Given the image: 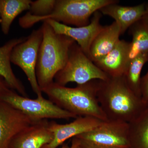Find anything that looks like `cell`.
Segmentation results:
<instances>
[{
  "label": "cell",
  "instance_id": "cell-1",
  "mask_svg": "<svg viewBox=\"0 0 148 148\" xmlns=\"http://www.w3.org/2000/svg\"><path fill=\"white\" fill-rule=\"evenodd\" d=\"M97 98L108 120L129 123L148 104L129 88L123 76L99 80Z\"/></svg>",
  "mask_w": 148,
  "mask_h": 148
},
{
  "label": "cell",
  "instance_id": "cell-2",
  "mask_svg": "<svg viewBox=\"0 0 148 148\" xmlns=\"http://www.w3.org/2000/svg\"><path fill=\"white\" fill-rule=\"evenodd\" d=\"M98 82L94 80L74 88L53 82L42 92L56 105L77 116L91 117L106 121L108 119L97 98Z\"/></svg>",
  "mask_w": 148,
  "mask_h": 148
},
{
  "label": "cell",
  "instance_id": "cell-3",
  "mask_svg": "<svg viewBox=\"0 0 148 148\" xmlns=\"http://www.w3.org/2000/svg\"><path fill=\"white\" fill-rule=\"evenodd\" d=\"M42 41L38 55L36 75L41 90L54 82L56 74L66 65L73 39L54 32L47 21L41 26Z\"/></svg>",
  "mask_w": 148,
  "mask_h": 148
},
{
  "label": "cell",
  "instance_id": "cell-4",
  "mask_svg": "<svg viewBox=\"0 0 148 148\" xmlns=\"http://www.w3.org/2000/svg\"><path fill=\"white\" fill-rule=\"evenodd\" d=\"M118 0H56L52 12L43 17L33 16L27 13L18 19L19 26L29 29L38 22L51 19L67 25L82 27L89 24L91 17L105 6Z\"/></svg>",
  "mask_w": 148,
  "mask_h": 148
},
{
  "label": "cell",
  "instance_id": "cell-5",
  "mask_svg": "<svg viewBox=\"0 0 148 148\" xmlns=\"http://www.w3.org/2000/svg\"><path fill=\"white\" fill-rule=\"evenodd\" d=\"M109 78L75 42L70 48L66 65L56 74L54 82L66 86L70 82L82 84L94 80H106Z\"/></svg>",
  "mask_w": 148,
  "mask_h": 148
},
{
  "label": "cell",
  "instance_id": "cell-6",
  "mask_svg": "<svg viewBox=\"0 0 148 148\" xmlns=\"http://www.w3.org/2000/svg\"><path fill=\"white\" fill-rule=\"evenodd\" d=\"M0 100L19 110L33 121L44 120L69 119L78 117L61 108L43 96L31 99L18 94L11 88L0 94Z\"/></svg>",
  "mask_w": 148,
  "mask_h": 148
},
{
  "label": "cell",
  "instance_id": "cell-7",
  "mask_svg": "<svg viewBox=\"0 0 148 148\" xmlns=\"http://www.w3.org/2000/svg\"><path fill=\"white\" fill-rule=\"evenodd\" d=\"M78 148H130L128 123L107 120L90 131L74 137Z\"/></svg>",
  "mask_w": 148,
  "mask_h": 148
},
{
  "label": "cell",
  "instance_id": "cell-8",
  "mask_svg": "<svg viewBox=\"0 0 148 148\" xmlns=\"http://www.w3.org/2000/svg\"><path fill=\"white\" fill-rule=\"evenodd\" d=\"M43 34L41 27L32 31L27 38L14 48L11 62L24 72L32 90L37 96L42 95L36 75V67Z\"/></svg>",
  "mask_w": 148,
  "mask_h": 148
},
{
  "label": "cell",
  "instance_id": "cell-9",
  "mask_svg": "<svg viewBox=\"0 0 148 148\" xmlns=\"http://www.w3.org/2000/svg\"><path fill=\"white\" fill-rule=\"evenodd\" d=\"M102 16L99 11L96 12L91 17L89 24L82 27H71L51 19L45 21L56 33L73 39L88 56L92 42L104 27L100 22Z\"/></svg>",
  "mask_w": 148,
  "mask_h": 148
},
{
  "label": "cell",
  "instance_id": "cell-10",
  "mask_svg": "<svg viewBox=\"0 0 148 148\" xmlns=\"http://www.w3.org/2000/svg\"><path fill=\"white\" fill-rule=\"evenodd\" d=\"M35 122L21 111L0 100V148H8L15 135Z\"/></svg>",
  "mask_w": 148,
  "mask_h": 148
},
{
  "label": "cell",
  "instance_id": "cell-11",
  "mask_svg": "<svg viewBox=\"0 0 148 148\" xmlns=\"http://www.w3.org/2000/svg\"><path fill=\"white\" fill-rule=\"evenodd\" d=\"M103 121L88 116L78 117L74 121L66 124L49 122V126L53 135L52 141L42 148H58L67 140L93 129Z\"/></svg>",
  "mask_w": 148,
  "mask_h": 148
},
{
  "label": "cell",
  "instance_id": "cell-12",
  "mask_svg": "<svg viewBox=\"0 0 148 148\" xmlns=\"http://www.w3.org/2000/svg\"><path fill=\"white\" fill-rule=\"evenodd\" d=\"M49 123L48 120L34 123L15 135L8 148H42L53 140Z\"/></svg>",
  "mask_w": 148,
  "mask_h": 148
},
{
  "label": "cell",
  "instance_id": "cell-13",
  "mask_svg": "<svg viewBox=\"0 0 148 148\" xmlns=\"http://www.w3.org/2000/svg\"><path fill=\"white\" fill-rule=\"evenodd\" d=\"M130 42L120 40L107 55L95 64L109 77L123 76L129 65Z\"/></svg>",
  "mask_w": 148,
  "mask_h": 148
},
{
  "label": "cell",
  "instance_id": "cell-14",
  "mask_svg": "<svg viewBox=\"0 0 148 148\" xmlns=\"http://www.w3.org/2000/svg\"><path fill=\"white\" fill-rule=\"evenodd\" d=\"M119 1L105 6L99 11L102 14L113 18L120 27L122 35L132 25L142 19L145 12V3L125 6L119 4Z\"/></svg>",
  "mask_w": 148,
  "mask_h": 148
},
{
  "label": "cell",
  "instance_id": "cell-15",
  "mask_svg": "<svg viewBox=\"0 0 148 148\" xmlns=\"http://www.w3.org/2000/svg\"><path fill=\"white\" fill-rule=\"evenodd\" d=\"M121 35L120 27L115 21L104 26L92 42L88 57L94 63L103 58L119 41Z\"/></svg>",
  "mask_w": 148,
  "mask_h": 148
},
{
  "label": "cell",
  "instance_id": "cell-16",
  "mask_svg": "<svg viewBox=\"0 0 148 148\" xmlns=\"http://www.w3.org/2000/svg\"><path fill=\"white\" fill-rule=\"evenodd\" d=\"M27 37L12 39L0 47V75L4 79L11 89L24 97H28L25 86L16 77L11 65V55L14 48L24 41Z\"/></svg>",
  "mask_w": 148,
  "mask_h": 148
},
{
  "label": "cell",
  "instance_id": "cell-17",
  "mask_svg": "<svg viewBox=\"0 0 148 148\" xmlns=\"http://www.w3.org/2000/svg\"><path fill=\"white\" fill-rule=\"evenodd\" d=\"M128 123L130 148H148V104L138 116Z\"/></svg>",
  "mask_w": 148,
  "mask_h": 148
},
{
  "label": "cell",
  "instance_id": "cell-18",
  "mask_svg": "<svg viewBox=\"0 0 148 148\" xmlns=\"http://www.w3.org/2000/svg\"><path fill=\"white\" fill-rule=\"evenodd\" d=\"M31 0H0V24L5 35L9 32L14 19L21 12L29 10Z\"/></svg>",
  "mask_w": 148,
  "mask_h": 148
},
{
  "label": "cell",
  "instance_id": "cell-19",
  "mask_svg": "<svg viewBox=\"0 0 148 148\" xmlns=\"http://www.w3.org/2000/svg\"><path fill=\"white\" fill-rule=\"evenodd\" d=\"M129 32L132 37L129 53L130 64L139 56L148 54V29L140 20L129 28Z\"/></svg>",
  "mask_w": 148,
  "mask_h": 148
},
{
  "label": "cell",
  "instance_id": "cell-20",
  "mask_svg": "<svg viewBox=\"0 0 148 148\" xmlns=\"http://www.w3.org/2000/svg\"><path fill=\"white\" fill-rule=\"evenodd\" d=\"M148 61V54H141L132 60L123 76L129 88L135 95L141 98V73L143 66Z\"/></svg>",
  "mask_w": 148,
  "mask_h": 148
},
{
  "label": "cell",
  "instance_id": "cell-21",
  "mask_svg": "<svg viewBox=\"0 0 148 148\" xmlns=\"http://www.w3.org/2000/svg\"><path fill=\"white\" fill-rule=\"evenodd\" d=\"M56 0H37L32 1L29 11L30 15L35 17H41L50 14L55 7Z\"/></svg>",
  "mask_w": 148,
  "mask_h": 148
},
{
  "label": "cell",
  "instance_id": "cell-22",
  "mask_svg": "<svg viewBox=\"0 0 148 148\" xmlns=\"http://www.w3.org/2000/svg\"><path fill=\"white\" fill-rule=\"evenodd\" d=\"M140 90L142 100L146 104H148V71L146 75L141 77Z\"/></svg>",
  "mask_w": 148,
  "mask_h": 148
},
{
  "label": "cell",
  "instance_id": "cell-23",
  "mask_svg": "<svg viewBox=\"0 0 148 148\" xmlns=\"http://www.w3.org/2000/svg\"><path fill=\"white\" fill-rule=\"evenodd\" d=\"M10 88L5 80L0 75V94Z\"/></svg>",
  "mask_w": 148,
  "mask_h": 148
},
{
  "label": "cell",
  "instance_id": "cell-24",
  "mask_svg": "<svg viewBox=\"0 0 148 148\" xmlns=\"http://www.w3.org/2000/svg\"><path fill=\"white\" fill-rule=\"evenodd\" d=\"M141 20L148 29V2L145 3V12Z\"/></svg>",
  "mask_w": 148,
  "mask_h": 148
},
{
  "label": "cell",
  "instance_id": "cell-25",
  "mask_svg": "<svg viewBox=\"0 0 148 148\" xmlns=\"http://www.w3.org/2000/svg\"><path fill=\"white\" fill-rule=\"evenodd\" d=\"M79 147V143L77 140L76 138H72L71 144V146L66 145V148H78Z\"/></svg>",
  "mask_w": 148,
  "mask_h": 148
},
{
  "label": "cell",
  "instance_id": "cell-26",
  "mask_svg": "<svg viewBox=\"0 0 148 148\" xmlns=\"http://www.w3.org/2000/svg\"><path fill=\"white\" fill-rule=\"evenodd\" d=\"M66 145H62V147H61V148H66Z\"/></svg>",
  "mask_w": 148,
  "mask_h": 148
},
{
  "label": "cell",
  "instance_id": "cell-27",
  "mask_svg": "<svg viewBox=\"0 0 148 148\" xmlns=\"http://www.w3.org/2000/svg\"></svg>",
  "mask_w": 148,
  "mask_h": 148
}]
</instances>
